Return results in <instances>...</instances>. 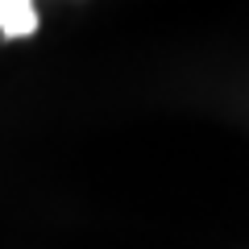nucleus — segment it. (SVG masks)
<instances>
[{
  "label": "nucleus",
  "mask_w": 249,
  "mask_h": 249,
  "mask_svg": "<svg viewBox=\"0 0 249 249\" xmlns=\"http://www.w3.org/2000/svg\"><path fill=\"white\" fill-rule=\"evenodd\" d=\"M37 25H42L37 4H29V0H0V34L9 37V42L37 34Z\"/></svg>",
  "instance_id": "obj_1"
}]
</instances>
